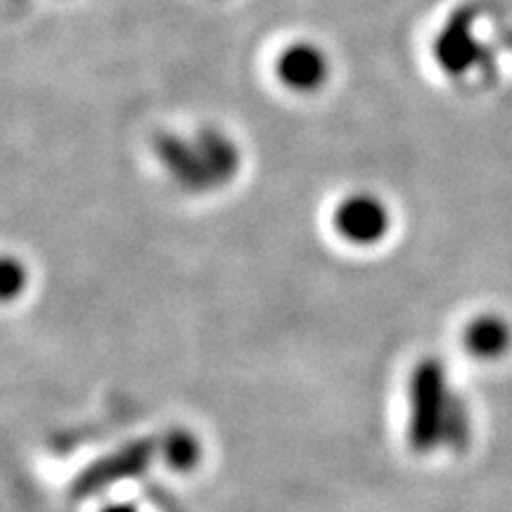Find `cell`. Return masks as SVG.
<instances>
[{
	"instance_id": "3",
	"label": "cell",
	"mask_w": 512,
	"mask_h": 512,
	"mask_svg": "<svg viewBox=\"0 0 512 512\" xmlns=\"http://www.w3.org/2000/svg\"><path fill=\"white\" fill-rule=\"evenodd\" d=\"M498 332H501V325L496 320H477L472 325L470 332H467V344H470L472 351L482 354V351H491L496 349L498 344Z\"/></svg>"
},
{
	"instance_id": "2",
	"label": "cell",
	"mask_w": 512,
	"mask_h": 512,
	"mask_svg": "<svg viewBox=\"0 0 512 512\" xmlns=\"http://www.w3.org/2000/svg\"><path fill=\"white\" fill-rule=\"evenodd\" d=\"M275 74L280 83H285L292 91L309 93L323 86L325 76H328V60L311 43H297L280 53Z\"/></svg>"
},
{
	"instance_id": "1",
	"label": "cell",
	"mask_w": 512,
	"mask_h": 512,
	"mask_svg": "<svg viewBox=\"0 0 512 512\" xmlns=\"http://www.w3.org/2000/svg\"><path fill=\"white\" fill-rule=\"evenodd\" d=\"M335 230L354 245H375L389 230L387 207L373 195H351L335 209Z\"/></svg>"
}]
</instances>
